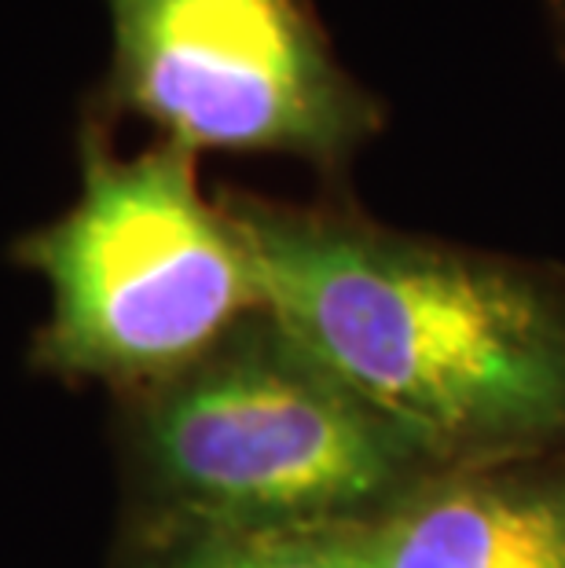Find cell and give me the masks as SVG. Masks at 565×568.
Masks as SVG:
<instances>
[{"label":"cell","instance_id":"7","mask_svg":"<svg viewBox=\"0 0 565 568\" xmlns=\"http://www.w3.org/2000/svg\"><path fill=\"white\" fill-rule=\"evenodd\" d=\"M539 4H544V27L551 48H555L558 59L565 63V0H539Z\"/></svg>","mask_w":565,"mask_h":568},{"label":"cell","instance_id":"6","mask_svg":"<svg viewBox=\"0 0 565 568\" xmlns=\"http://www.w3.org/2000/svg\"><path fill=\"white\" fill-rule=\"evenodd\" d=\"M118 568H356L342 531H125Z\"/></svg>","mask_w":565,"mask_h":568},{"label":"cell","instance_id":"4","mask_svg":"<svg viewBox=\"0 0 565 568\" xmlns=\"http://www.w3.org/2000/svg\"><path fill=\"white\" fill-rule=\"evenodd\" d=\"M111 67L85 118H143L191 154H272L342 187L390 125L312 0H103Z\"/></svg>","mask_w":565,"mask_h":568},{"label":"cell","instance_id":"1","mask_svg":"<svg viewBox=\"0 0 565 568\" xmlns=\"http://www.w3.org/2000/svg\"><path fill=\"white\" fill-rule=\"evenodd\" d=\"M264 308L437 469L565 447V268L221 191Z\"/></svg>","mask_w":565,"mask_h":568},{"label":"cell","instance_id":"2","mask_svg":"<svg viewBox=\"0 0 565 568\" xmlns=\"http://www.w3.org/2000/svg\"><path fill=\"white\" fill-rule=\"evenodd\" d=\"M125 531H342L437 466L269 308L122 400Z\"/></svg>","mask_w":565,"mask_h":568},{"label":"cell","instance_id":"3","mask_svg":"<svg viewBox=\"0 0 565 568\" xmlns=\"http://www.w3.org/2000/svg\"><path fill=\"white\" fill-rule=\"evenodd\" d=\"M78 159V199L11 246L52 297L30 359L125 400L206 356L264 294L235 221L199 184V154L165 140L118 154L85 118Z\"/></svg>","mask_w":565,"mask_h":568},{"label":"cell","instance_id":"5","mask_svg":"<svg viewBox=\"0 0 565 568\" xmlns=\"http://www.w3.org/2000/svg\"><path fill=\"white\" fill-rule=\"evenodd\" d=\"M342 539L356 568H565V447L437 469Z\"/></svg>","mask_w":565,"mask_h":568}]
</instances>
